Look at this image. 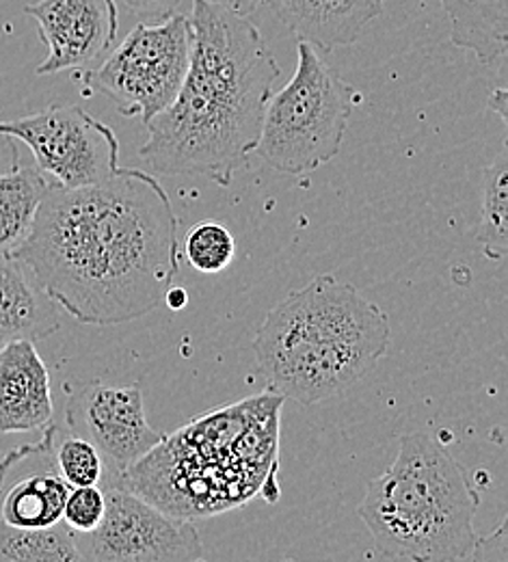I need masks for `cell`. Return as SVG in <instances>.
I'll list each match as a JSON object with an SVG mask.
<instances>
[{
    "label": "cell",
    "mask_w": 508,
    "mask_h": 562,
    "mask_svg": "<svg viewBox=\"0 0 508 562\" xmlns=\"http://www.w3.org/2000/svg\"><path fill=\"white\" fill-rule=\"evenodd\" d=\"M178 216L144 169L68 189L50 182L31 232L9 254L82 325L111 327L162 305L180 273Z\"/></svg>",
    "instance_id": "obj_1"
},
{
    "label": "cell",
    "mask_w": 508,
    "mask_h": 562,
    "mask_svg": "<svg viewBox=\"0 0 508 562\" xmlns=\"http://www.w3.org/2000/svg\"><path fill=\"white\" fill-rule=\"evenodd\" d=\"M191 2V66L176 100L147 122L139 158L156 176H206L229 187L260 139L280 66L249 18Z\"/></svg>",
    "instance_id": "obj_2"
},
{
    "label": "cell",
    "mask_w": 508,
    "mask_h": 562,
    "mask_svg": "<svg viewBox=\"0 0 508 562\" xmlns=\"http://www.w3.org/2000/svg\"><path fill=\"white\" fill-rule=\"evenodd\" d=\"M390 318L351 283L318 276L262 321L253 351L271 394L303 407L368 376L390 347Z\"/></svg>",
    "instance_id": "obj_3"
},
{
    "label": "cell",
    "mask_w": 508,
    "mask_h": 562,
    "mask_svg": "<svg viewBox=\"0 0 508 562\" xmlns=\"http://www.w3.org/2000/svg\"><path fill=\"white\" fill-rule=\"evenodd\" d=\"M481 495L429 432H407L394 465L368 483L358 513L374 552L398 561H467Z\"/></svg>",
    "instance_id": "obj_4"
},
{
    "label": "cell",
    "mask_w": 508,
    "mask_h": 562,
    "mask_svg": "<svg viewBox=\"0 0 508 562\" xmlns=\"http://www.w3.org/2000/svg\"><path fill=\"white\" fill-rule=\"evenodd\" d=\"M355 95L314 46L298 42L294 76L271 95L253 151L289 176L316 171L340 154Z\"/></svg>",
    "instance_id": "obj_5"
},
{
    "label": "cell",
    "mask_w": 508,
    "mask_h": 562,
    "mask_svg": "<svg viewBox=\"0 0 508 562\" xmlns=\"http://www.w3.org/2000/svg\"><path fill=\"white\" fill-rule=\"evenodd\" d=\"M193 26L182 13L139 22L98 68L74 71L84 95L100 93L146 126L178 95L191 66Z\"/></svg>",
    "instance_id": "obj_6"
},
{
    "label": "cell",
    "mask_w": 508,
    "mask_h": 562,
    "mask_svg": "<svg viewBox=\"0 0 508 562\" xmlns=\"http://www.w3.org/2000/svg\"><path fill=\"white\" fill-rule=\"evenodd\" d=\"M0 133L24 143L35 167L68 189L98 184L122 167L115 131L78 104H53L33 115L0 120Z\"/></svg>",
    "instance_id": "obj_7"
},
{
    "label": "cell",
    "mask_w": 508,
    "mask_h": 562,
    "mask_svg": "<svg viewBox=\"0 0 508 562\" xmlns=\"http://www.w3.org/2000/svg\"><path fill=\"white\" fill-rule=\"evenodd\" d=\"M102 524L87 535H74L82 561H204V543L191 519L171 515L139 493L106 487Z\"/></svg>",
    "instance_id": "obj_8"
},
{
    "label": "cell",
    "mask_w": 508,
    "mask_h": 562,
    "mask_svg": "<svg viewBox=\"0 0 508 562\" xmlns=\"http://www.w3.org/2000/svg\"><path fill=\"white\" fill-rule=\"evenodd\" d=\"M68 430L95 446L111 479L102 490L117 485L120 476L151 452L162 435L149 426L139 383L115 387L100 381L72 390L66 405Z\"/></svg>",
    "instance_id": "obj_9"
},
{
    "label": "cell",
    "mask_w": 508,
    "mask_h": 562,
    "mask_svg": "<svg viewBox=\"0 0 508 562\" xmlns=\"http://www.w3.org/2000/svg\"><path fill=\"white\" fill-rule=\"evenodd\" d=\"M37 22L48 57L37 76L93 68L115 46L120 9L115 0H39L24 7Z\"/></svg>",
    "instance_id": "obj_10"
},
{
    "label": "cell",
    "mask_w": 508,
    "mask_h": 562,
    "mask_svg": "<svg viewBox=\"0 0 508 562\" xmlns=\"http://www.w3.org/2000/svg\"><path fill=\"white\" fill-rule=\"evenodd\" d=\"M42 439L13 448L0 459V524L13 528H46L64 517L70 487L61 479L53 422L42 428Z\"/></svg>",
    "instance_id": "obj_11"
},
{
    "label": "cell",
    "mask_w": 508,
    "mask_h": 562,
    "mask_svg": "<svg viewBox=\"0 0 508 562\" xmlns=\"http://www.w3.org/2000/svg\"><path fill=\"white\" fill-rule=\"evenodd\" d=\"M50 372L33 340L0 347V435L42 430L53 422Z\"/></svg>",
    "instance_id": "obj_12"
},
{
    "label": "cell",
    "mask_w": 508,
    "mask_h": 562,
    "mask_svg": "<svg viewBox=\"0 0 508 562\" xmlns=\"http://www.w3.org/2000/svg\"><path fill=\"white\" fill-rule=\"evenodd\" d=\"M267 4L298 42L331 53L353 46L383 13L385 0H267Z\"/></svg>",
    "instance_id": "obj_13"
},
{
    "label": "cell",
    "mask_w": 508,
    "mask_h": 562,
    "mask_svg": "<svg viewBox=\"0 0 508 562\" xmlns=\"http://www.w3.org/2000/svg\"><path fill=\"white\" fill-rule=\"evenodd\" d=\"M59 327V305L24 265L0 254V347L13 340H44Z\"/></svg>",
    "instance_id": "obj_14"
},
{
    "label": "cell",
    "mask_w": 508,
    "mask_h": 562,
    "mask_svg": "<svg viewBox=\"0 0 508 562\" xmlns=\"http://www.w3.org/2000/svg\"><path fill=\"white\" fill-rule=\"evenodd\" d=\"M450 20V40L483 64L507 55L508 0H439Z\"/></svg>",
    "instance_id": "obj_15"
},
{
    "label": "cell",
    "mask_w": 508,
    "mask_h": 562,
    "mask_svg": "<svg viewBox=\"0 0 508 562\" xmlns=\"http://www.w3.org/2000/svg\"><path fill=\"white\" fill-rule=\"evenodd\" d=\"M48 184L37 167L22 165L0 178V254H11L26 238Z\"/></svg>",
    "instance_id": "obj_16"
},
{
    "label": "cell",
    "mask_w": 508,
    "mask_h": 562,
    "mask_svg": "<svg viewBox=\"0 0 508 562\" xmlns=\"http://www.w3.org/2000/svg\"><path fill=\"white\" fill-rule=\"evenodd\" d=\"M0 562H84L72 530L59 521L46 528L0 524Z\"/></svg>",
    "instance_id": "obj_17"
},
{
    "label": "cell",
    "mask_w": 508,
    "mask_h": 562,
    "mask_svg": "<svg viewBox=\"0 0 508 562\" xmlns=\"http://www.w3.org/2000/svg\"><path fill=\"white\" fill-rule=\"evenodd\" d=\"M476 243L483 254L503 262L508 251V147L498 151L496 160L485 171V195L481 221L476 227Z\"/></svg>",
    "instance_id": "obj_18"
},
{
    "label": "cell",
    "mask_w": 508,
    "mask_h": 562,
    "mask_svg": "<svg viewBox=\"0 0 508 562\" xmlns=\"http://www.w3.org/2000/svg\"><path fill=\"white\" fill-rule=\"evenodd\" d=\"M53 446L59 474L70 490L102 485L106 468L93 443L70 432L68 426H59L53 422Z\"/></svg>",
    "instance_id": "obj_19"
},
{
    "label": "cell",
    "mask_w": 508,
    "mask_h": 562,
    "mask_svg": "<svg viewBox=\"0 0 508 562\" xmlns=\"http://www.w3.org/2000/svg\"><path fill=\"white\" fill-rule=\"evenodd\" d=\"M184 254L193 269L215 276L227 269V265L234 260L236 243L225 225L204 221L189 229L184 240Z\"/></svg>",
    "instance_id": "obj_20"
},
{
    "label": "cell",
    "mask_w": 508,
    "mask_h": 562,
    "mask_svg": "<svg viewBox=\"0 0 508 562\" xmlns=\"http://www.w3.org/2000/svg\"><path fill=\"white\" fill-rule=\"evenodd\" d=\"M104 510H106V493L100 485L72 487L64 506L61 521L72 530L74 535H87L102 524Z\"/></svg>",
    "instance_id": "obj_21"
},
{
    "label": "cell",
    "mask_w": 508,
    "mask_h": 562,
    "mask_svg": "<svg viewBox=\"0 0 508 562\" xmlns=\"http://www.w3.org/2000/svg\"><path fill=\"white\" fill-rule=\"evenodd\" d=\"M122 9H126L131 15L139 18L142 22H156L162 18H169L178 13L182 0H115Z\"/></svg>",
    "instance_id": "obj_22"
},
{
    "label": "cell",
    "mask_w": 508,
    "mask_h": 562,
    "mask_svg": "<svg viewBox=\"0 0 508 562\" xmlns=\"http://www.w3.org/2000/svg\"><path fill=\"white\" fill-rule=\"evenodd\" d=\"M467 561H508L507 521L496 530L494 537L478 539Z\"/></svg>",
    "instance_id": "obj_23"
},
{
    "label": "cell",
    "mask_w": 508,
    "mask_h": 562,
    "mask_svg": "<svg viewBox=\"0 0 508 562\" xmlns=\"http://www.w3.org/2000/svg\"><path fill=\"white\" fill-rule=\"evenodd\" d=\"M20 140L2 135L0 133V178L15 171L20 167V149H18Z\"/></svg>",
    "instance_id": "obj_24"
},
{
    "label": "cell",
    "mask_w": 508,
    "mask_h": 562,
    "mask_svg": "<svg viewBox=\"0 0 508 562\" xmlns=\"http://www.w3.org/2000/svg\"><path fill=\"white\" fill-rule=\"evenodd\" d=\"M208 2L217 4V7L225 9V11L245 15V18H249V15L256 13L262 4H267V0H208Z\"/></svg>",
    "instance_id": "obj_25"
},
{
    "label": "cell",
    "mask_w": 508,
    "mask_h": 562,
    "mask_svg": "<svg viewBox=\"0 0 508 562\" xmlns=\"http://www.w3.org/2000/svg\"><path fill=\"white\" fill-rule=\"evenodd\" d=\"M165 303H167V307L173 310V312L184 310L187 303H189V294H187V290H184L182 285H176V283H173V285L167 290V294H165Z\"/></svg>",
    "instance_id": "obj_26"
},
{
    "label": "cell",
    "mask_w": 508,
    "mask_h": 562,
    "mask_svg": "<svg viewBox=\"0 0 508 562\" xmlns=\"http://www.w3.org/2000/svg\"><path fill=\"white\" fill-rule=\"evenodd\" d=\"M489 106L500 115V120L507 124V91L505 89H496L492 100H489Z\"/></svg>",
    "instance_id": "obj_27"
}]
</instances>
